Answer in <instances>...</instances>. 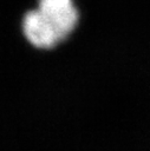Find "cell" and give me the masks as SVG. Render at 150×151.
Instances as JSON below:
<instances>
[{
    "label": "cell",
    "mask_w": 150,
    "mask_h": 151,
    "mask_svg": "<svg viewBox=\"0 0 150 151\" xmlns=\"http://www.w3.org/2000/svg\"><path fill=\"white\" fill-rule=\"evenodd\" d=\"M38 9L52 26L60 41L76 28L78 12L72 0H38Z\"/></svg>",
    "instance_id": "6da1fadb"
},
{
    "label": "cell",
    "mask_w": 150,
    "mask_h": 151,
    "mask_svg": "<svg viewBox=\"0 0 150 151\" xmlns=\"http://www.w3.org/2000/svg\"><path fill=\"white\" fill-rule=\"evenodd\" d=\"M22 32L25 38L38 48H51L60 41L52 26L38 8L25 13L22 18Z\"/></svg>",
    "instance_id": "7a4b0ae2"
}]
</instances>
